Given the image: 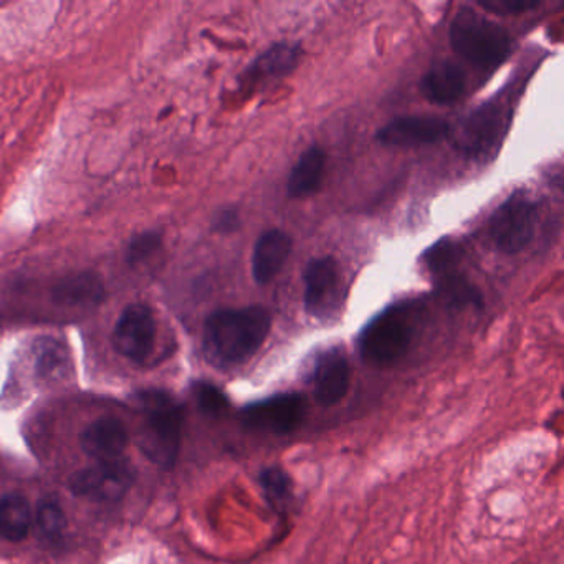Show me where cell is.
I'll list each match as a JSON object with an SVG mask.
<instances>
[{"instance_id": "6da1fadb", "label": "cell", "mask_w": 564, "mask_h": 564, "mask_svg": "<svg viewBox=\"0 0 564 564\" xmlns=\"http://www.w3.org/2000/svg\"><path fill=\"white\" fill-rule=\"evenodd\" d=\"M272 329V315L263 306L220 308L204 323V355L213 365L232 368L259 352Z\"/></svg>"}, {"instance_id": "7a4b0ae2", "label": "cell", "mask_w": 564, "mask_h": 564, "mask_svg": "<svg viewBox=\"0 0 564 564\" xmlns=\"http://www.w3.org/2000/svg\"><path fill=\"white\" fill-rule=\"evenodd\" d=\"M143 409V427L138 447L154 465L170 470L176 465L183 437L184 409L173 395L163 391H144L138 395Z\"/></svg>"}, {"instance_id": "3957f363", "label": "cell", "mask_w": 564, "mask_h": 564, "mask_svg": "<svg viewBox=\"0 0 564 564\" xmlns=\"http://www.w3.org/2000/svg\"><path fill=\"white\" fill-rule=\"evenodd\" d=\"M448 39L458 57L481 70L500 67L511 52L510 34L480 12L468 8L455 14Z\"/></svg>"}, {"instance_id": "277c9868", "label": "cell", "mask_w": 564, "mask_h": 564, "mask_svg": "<svg viewBox=\"0 0 564 564\" xmlns=\"http://www.w3.org/2000/svg\"><path fill=\"white\" fill-rule=\"evenodd\" d=\"M412 336L414 323L408 306H389L362 328L358 351L368 365L384 368L404 358L411 348Z\"/></svg>"}, {"instance_id": "5b68a950", "label": "cell", "mask_w": 564, "mask_h": 564, "mask_svg": "<svg viewBox=\"0 0 564 564\" xmlns=\"http://www.w3.org/2000/svg\"><path fill=\"white\" fill-rule=\"evenodd\" d=\"M538 206L527 191H517L505 199L488 220L491 242L500 252H521L536 232Z\"/></svg>"}, {"instance_id": "8992f818", "label": "cell", "mask_w": 564, "mask_h": 564, "mask_svg": "<svg viewBox=\"0 0 564 564\" xmlns=\"http://www.w3.org/2000/svg\"><path fill=\"white\" fill-rule=\"evenodd\" d=\"M510 105L501 98L480 105L468 115L458 133L457 143L462 153L477 161L494 158L510 127Z\"/></svg>"}, {"instance_id": "52a82bcc", "label": "cell", "mask_w": 564, "mask_h": 564, "mask_svg": "<svg viewBox=\"0 0 564 564\" xmlns=\"http://www.w3.org/2000/svg\"><path fill=\"white\" fill-rule=\"evenodd\" d=\"M305 415V398L299 392H282L247 405L240 419L249 431L286 435L300 427Z\"/></svg>"}, {"instance_id": "ba28073f", "label": "cell", "mask_w": 564, "mask_h": 564, "mask_svg": "<svg viewBox=\"0 0 564 564\" xmlns=\"http://www.w3.org/2000/svg\"><path fill=\"white\" fill-rule=\"evenodd\" d=\"M134 481V471L128 462H98L72 475L70 488L77 497L101 503L121 500Z\"/></svg>"}, {"instance_id": "9c48e42d", "label": "cell", "mask_w": 564, "mask_h": 564, "mask_svg": "<svg viewBox=\"0 0 564 564\" xmlns=\"http://www.w3.org/2000/svg\"><path fill=\"white\" fill-rule=\"evenodd\" d=\"M156 335V318L151 306L133 303L124 308L115 326V349L130 361L141 365L153 355Z\"/></svg>"}, {"instance_id": "30bf717a", "label": "cell", "mask_w": 564, "mask_h": 564, "mask_svg": "<svg viewBox=\"0 0 564 564\" xmlns=\"http://www.w3.org/2000/svg\"><path fill=\"white\" fill-rule=\"evenodd\" d=\"M451 134V124L438 117H399L389 121L376 134L382 147L415 148L435 144Z\"/></svg>"}, {"instance_id": "8fae6325", "label": "cell", "mask_w": 564, "mask_h": 564, "mask_svg": "<svg viewBox=\"0 0 564 564\" xmlns=\"http://www.w3.org/2000/svg\"><path fill=\"white\" fill-rule=\"evenodd\" d=\"M339 282H341V272L333 257L312 260L303 273L305 312L316 318L329 315L338 299Z\"/></svg>"}, {"instance_id": "7c38bea8", "label": "cell", "mask_w": 564, "mask_h": 564, "mask_svg": "<svg viewBox=\"0 0 564 564\" xmlns=\"http://www.w3.org/2000/svg\"><path fill=\"white\" fill-rule=\"evenodd\" d=\"M310 381L319 404L335 405L341 402L351 386V365L346 352L341 348H332L319 355Z\"/></svg>"}, {"instance_id": "4fadbf2b", "label": "cell", "mask_w": 564, "mask_h": 564, "mask_svg": "<svg viewBox=\"0 0 564 564\" xmlns=\"http://www.w3.org/2000/svg\"><path fill=\"white\" fill-rule=\"evenodd\" d=\"M85 454L98 462L120 460L130 444V434L123 422L113 417L91 422L80 435Z\"/></svg>"}, {"instance_id": "5bb4252c", "label": "cell", "mask_w": 564, "mask_h": 564, "mask_svg": "<svg viewBox=\"0 0 564 564\" xmlns=\"http://www.w3.org/2000/svg\"><path fill=\"white\" fill-rule=\"evenodd\" d=\"M292 237L282 229H269L257 239L252 253V275L256 283L272 282L292 253Z\"/></svg>"}, {"instance_id": "9a60e30c", "label": "cell", "mask_w": 564, "mask_h": 564, "mask_svg": "<svg viewBox=\"0 0 564 564\" xmlns=\"http://www.w3.org/2000/svg\"><path fill=\"white\" fill-rule=\"evenodd\" d=\"M300 58H302L300 45L279 42L253 61L249 70L246 72L243 82L247 85H265L269 82L289 77L299 67Z\"/></svg>"}, {"instance_id": "2e32d148", "label": "cell", "mask_w": 564, "mask_h": 564, "mask_svg": "<svg viewBox=\"0 0 564 564\" xmlns=\"http://www.w3.org/2000/svg\"><path fill=\"white\" fill-rule=\"evenodd\" d=\"M467 87L464 70L454 62L432 65L421 82L422 95L434 105H452L460 100Z\"/></svg>"}, {"instance_id": "e0dca14e", "label": "cell", "mask_w": 564, "mask_h": 564, "mask_svg": "<svg viewBox=\"0 0 564 564\" xmlns=\"http://www.w3.org/2000/svg\"><path fill=\"white\" fill-rule=\"evenodd\" d=\"M105 286L94 273H77L58 280L52 289V299L67 308H95L104 302Z\"/></svg>"}, {"instance_id": "ac0fdd59", "label": "cell", "mask_w": 564, "mask_h": 564, "mask_svg": "<svg viewBox=\"0 0 564 564\" xmlns=\"http://www.w3.org/2000/svg\"><path fill=\"white\" fill-rule=\"evenodd\" d=\"M326 154L319 147H312L299 158L286 183V194L292 199H305L318 193L325 180Z\"/></svg>"}, {"instance_id": "d6986e66", "label": "cell", "mask_w": 564, "mask_h": 564, "mask_svg": "<svg viewBox=\"0 0 564 564\" xmlns=\"http://www.w3.org/2000/svg\"><path fill=\"white\" fill-rule=\"evenodd\" d=\"M32 523V508L24 495L9 494L0 498V538L19 543L28 538Z\"/></svg>"}, {"instance_id": "ffe728a7", "label": "cell", "mask_w": 564, "mask_h": 564, "mask_svg": "<svg viewBox=\"0 0 564 564\" xmlns=\"http://www.w3.org/2000/svg\"><path fill=\"white\" fill-rule=\"evenodd\" d=\"M437 286L441 295L448 305L464 308V306H480L481 295L474 283L468 282L467 276L455 272L437 276Z\"/></svg>"}, {"instance_id": "44dd1931", "label": "cell", "mask_w": 564, "mask_h": 564, "mask_svg": "<svg viewBox=\"0 0 564 564\" xmlns=\"http://www.w3.org/2000/svg\"><path fill=\"white\" fill-rule=\"evenodd\" d=\"M35 527H37L39 536L51 544L61 543L67 531V517L64 508L55 500L41 501L35 514Z\"/></svg>"}, {"instance_id": "7402d4cb", "label": "cell", "mask_w": 564, "mask_h": 564, "mask_svg": "<svg viewBox=\"0 0 564 564\" xmlns=\"http://www.w3.org/2000/svg\"><path fill=\"white\" fill-rule=\"evenodd\" d=\"M462 257H464V250H462L460 243L444 237V239L435 242L431 249L425 250L422 262L431 270V273L441 276L445 273L455 272Z\"/></svg>"}, {"instance_id": "603a6c76", "label": "cell", "mask_w": 564, "mask_h": 564, "mask_svg": "<svg viewBox=\"0 0 564 564\" xmlns=\"http://www.w3.org/2000/svg\"><path fill=\"white\" fill-rule=\"evenodd\" d=\"M263 494L276 511H285L292 500V481L279 467L265 468L260 475Z\"/></svg>"}, {"instance_id": "cb8c5ba5", "label": "cell", "mask_w": 564, "mask_h": 564, "mask_svg": "<svg viewBox=\"0 0 564 564\" xmlns=\"http://www.w3.org/2000/svg\"><path fill=\"white\" fill-rule=\"evenodd\" d=\"M163 249V237L158 232H144L134 237L128 247V263L141 267L150 263Z\"/></svg>"}, {"instance_id": "d4e9b609", "label": "cell", "mask_w": 564, "mask_h": 564, "mask_svg": "<svg viewBox=\"0 0 564 564\" xmlns=\"http://www.w3.org/2000/svg\"><path fill=\"white\" fill-rule=\"evenodd\" d=\"M194 395H196L197 405L207 414H220L227 409L226 395L216 386L199 382L194 388Z\"/></svg>"}, {"instance_id": "484cf974", "label": "cell", "mask_w": 564, "mask_h": 564, "mask_svg": "<svg viewBox=\"0 0 564 564\" xmlns=\"http://www.w3.org/2000/svg\"><path fill=\"white\" fill-rule=\"evenodd\" d=\"M484 11L491 14H518V12L531 11L538 8L536 0H481L478 2Z\"/></svg>"}, {"instance_id": "4316f807", "label": "cell", "mask_w": 564, "mask_h": 564, "mask_svg": "<svg viewBox=\"0 0 564 564\" xmlns=\"http://www.w3.org/2000/svg\"><path fill=\"white\" fill-rule=\"evenodd\" d=\"M62 361H64V352L58 349V346H44L39 356V369L42 375H51L62 365Z\"/></svg>"}, {"instance_id": "83f0119b", "label": "cell", "mask_w": 564, "mask_h": 564, "mask_svg": "<svg viewBox=\"0 0 564 564\" xmlns=\"http://www.w3.org/2000/svg\"><path fill=\"white\" fill-rule=\"evenodd\" d=\"M240 227L239 214L236 210H223L213 220V229L219 234H232Z\"/></svg>"}]
</instances>
